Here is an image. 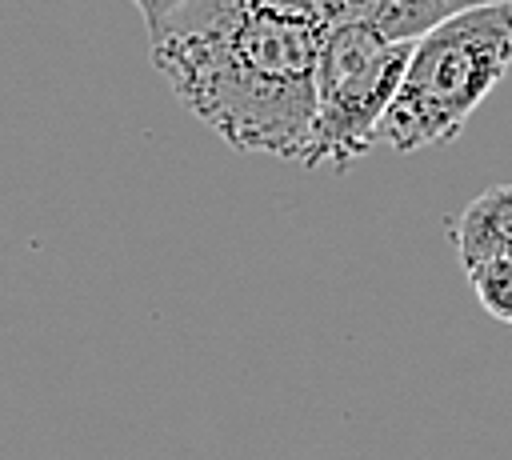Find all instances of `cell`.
<instances>
[{"mask_svg": "<svg viewBox=\"0 0 512 460\" xmlns=\"http://www.w3.org/2000/svg\"><path fill=\"white\" fill-rule=\"evenodd\" d=\"M468 284H472V296L480 300V308L500 320V324H512V260H484V264H472L468 268Z\"/></svg>", "mask_w": 512, "mask_h": 460, "instance_id": "6", "label": "cell"}, {"mask_svg": "<svg viewBox=\"0 0 512 460\" xmlns=\"http://www.w3.org/2000/svg\"><path fill=\"white\" fill-rule=\"evenodd\" d=\"M316 12L328 24L340 20H368L372 28H380L392 40H416L420 32H428L432 24L480 8V4H500V0H312Z\"/></svg>", "mask_w": 512, "mask_h": 460, "instance_id": "4", "label": "cell"}, {"mask_svg": "<svg viewBox=\"0 0 512 460\" xmlns=\"http://www.w3.org/2000/svg\"><path fill=\"white\" fill-rule=\"evenodd\" d=\"M512 68V0L456 12L412 40L376 144L408 156L456 140Z\"/></svg>", "mask_w": 512, "mask_h": 460, "instance_id": "2", "label": "cell"}, {"mask_svg": "<svg viewBox=\"0 0 512 460\" xmlns=\"http://www.w3.org/2000/svg\"><path fill=\"white\" fill-rule=\"evenodd\" d=\"M408 56L412 40H392L368 20H340L324 32L316 60V128L304 168H348L376 148Z\"/></svg>", "mask_w": 512, "mask_h": 460, "instance_id": "3", "label": "cell"}, {"mask_svg": "<svg viewBox=\"0 0 512 460\" xmlns=\"http://www.w3.org/2000/svg\"><path fill=\"white\" fill-rule=\"evenodd\" d=\"M328 28L312 0H188L148 36L156 72L204 128L236 152L308 164Z\"/></svg>", "mask_w": 512, "mask_h": 460, "instance_id": "1", "label": "cell"}, {"mask_svg": "<svg viewBox=\"0 0 512 460\" xmlns=\"http://www.w3.org/2000/svg\"><path fill=\"white\" fill-rule=\"evenodd\" d=\"M448 236L464 272L484 260H512V184H496L472 196L448 220Z\"/></svg>", "mask_w": 512, "mask_h": 460, "instance_id": "5", "label": "cell"}, {"mask_svg": "<svg viewBox=\"0 0 512 460\" xmlns=\"http://www.w3.org/2000/svg\"><path fill=\"white\" fill-rule=\"evenodd\" d=\"M136 4V12L144 16V24H148V32L156 28V24H164L180 4H188V0H132Z\"/></svg>", "mask_w": 512, "mask_h": 460, "instance_id": "7", "label": "cell"}]
</instances>
